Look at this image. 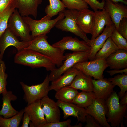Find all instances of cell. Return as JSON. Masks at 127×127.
<instances>
[{"label": "cell", "instance_id": "6da1fadb", "mask_svg": "<svg viewBox=\"0 0 127 127\" xmlns=\"http://www.w3.org/2000/svg\"><path fill=\"white\" fill-rule=\"evenodd\" d=\"M14 62L16 64L30 67L33 68H45L52 71L56 66L49 57L36 51L24 49L18 51L15 56Z\"/></svg>", "mask_w": 127, "mask_h": 127}, {"label": "cell", "instance_id": "7a4b0ae2", "mask_svg": "<svg viewBox=\"0 0 127 127\" xmlns=\"http://www.w3.org/2000/svg\"><path fill=\"white\" fill-rule=\"evenodd\" d=\"M46 34L36 36L29 42L25 49L38 52L50 58L57 67L61 66L65 59V51L50 45L48 41Z\"/></svg>", "mask_w": 127, "mask_h": 127}, {"label": "cell", "instance_id": "3957f363", "mask_svg": "<svg viewBox=\"0 0 127 127\" xmlns=\"http://www.w3.org/2000/svg\"><path fill=\"white\" fill-rule=\"evenodd\" d=\"M119 99L116 92L114 91L105 101L107 108V120L113 127H119L120 125L122 126L127 113V106L121 105Z\"/></svg>", "mask_w": 127, "mask_h": 127}, {"label": "cell", "instance_id": "277c9868", "mask_svg": "<svg viewBox=\"0 0 127 127\" xmlns=\"http://www.w3.org/2000/svg\"><path fill=\"white\" fill-rule=\"evenodd\" d=\"M62 12L64 13V17L58 20L55 27L63 31L70 32L74 34L83 39L90 45L91 40L81 30L76 22L78 11L64 9Z\"/></svg>", "mask_w": 127, "mask_h": 127}, {"label": "cell", "instance_id": "5b68a950", "mask_svg": "<svg viewBox=\"0 0 127 127\" xmlns=\"http://www.w3.org/2000/svg\"><path fill=\"white\" fill-rule=\"evenodd\" d=\"M90 50L66 54L62 64L51 71L49 75L50 81H53L58 78L77 63L87 61L89 59Z\"/></svg>", "mask_w": 127, "mask_h": 127}, {"label": "cell", "instance_id": "8992f818", "mask_svg": "<svg viewBox=\"0 0 127 127\" xmlns=\"http://www.w3.org/2000/svg\"><path fill=\"white\" fill-rule=\"evenodd\" d=\"M50 81L49 75H47L43 81L40 84L29 86L22 81L20 82L24 92L23 99L27 105L40 100L48 96L50 91Z\"/></svg>", "mask_w": 127, "mask_h": 127}, {"label": "cell", "instance_id": "52a82bcc", "mask_svg": "<svg viewBox=\"0 0 127 127\" xmlns=\"http://www.w3.org/2000/svg\"><path fill=\"white\" fill-rule=\"evenodd\" d=\"M22 17L29 28L33 39L36 36L48 33L57 22L64 17V15L63 12H60L58 16L54 19L46 20L42 18L39 20H34L29 16Z\"/></svg>", "mask_w": 127, "mask_h": 127}, {"label": "cell", "instance_id": "ba28073f", "mask_svg": "<svg viewBox=\"0 0 127 127\" xmlns=\"http://www.w3.org/2000/svg\"><path fill=\"white\" fill-rule=\"evenodd\" d=\"M7 28L16 37H20L21 41L30 42L32 39L28 25L16 8L9 18Z\"/></svg>", "mask_w": 127, "mask_h": 127}, {"label": "cell", "instance_id": "9c48e42d", "mask_svg": "<svg viewBox=\"0 0 127 127\" xmlns=\"http://www.w3.org/2000/svg\"><path fill=\"white\" fill-rule=\"evenodd\" d=\"M108 67L106 60H98L79 62L73 67L93 77L94 79H100L104 78L103 73Z\"/></svg>", "mask_w": 127, "mask_h": 127}, {"label": "cell", "instance_id": "30bf717a", "mask_svg": "<svg viewBox=\"0 0 127 127\" xmlns=\"http://www.w3.org/2000/svg\"><path fill=\"white\" fill-rule=\"evenodd\" d=\"M85 109L87 113L93 117L101 127H111L106 118L107 108L105 100L95 98Z\"/></svg>", "mask_w": 127, "mask_h": 127}, {"label": "cell", "instance_id": "8fae6325", "mask_svg": "<svg viewBox=\"0 0 127 127\" xmlns=\"http://www.w3.org/2000/svg\"><path fill=\"white\" fill-rule=\"evenodd\" d=\"M52 45L65 51L68 50L73 52L85 51L91 49L90 45L84 40H80L76 37L71 36L64 37Z\"/></svg>", "mask_w": 127, "mask_h": 127}, {"label": "cell", "instance_id": "7c38bea8", "mask_svg": "<svg viewBox=\"0 0 127 127\" xmlns=\"http://www.w3.org/2000/svg\"><path fill=\"white\" fill-rule=\"evenodd\" d=\"M29 42L20 41L8 28L3 33L0 38V60H2L6 49L8 47H15L17 51L24 49L28 45Z\"/></svg>", "mask_w": 127, "mask_h": 127}, {"label": "cell", "instance_id": "4fadbf2b", "mask_svg": "<svg viewBox=\"0 0 127 127\" xmlns=\"http://www.w3.org/2000/svg\"><path fill=\"white\" fill-rule=\"evenodd\" d=\"M122 2L115 3L110 0L105 1L104 9L108 13L117 30L119 23L123 18H127V6Z\"/></svg>", "mask_w": 127, "mask_h": 127}, {"label": "cell", "instance_id": "5bb4252c", "mask_svg": "<svg viewBox=\"0 0 127 127\" xmlns=\"http://www.w3.org/2000/svg\"><path fill=\"white\" fill-rule=\"evenodd\" d=\"M24 110L30 116V127H41L47 123L41 107L40 100L27 105Z\"/></svg>", "mask_w": 127, "mask_h": 127}, {"label": "cell", "instance_id": "9a60e30c", "mask_svg": "<svg viewBox=\"0 0 127 127\" xmlns=\"http://www.w3.org/2000/svg\"><path fill=\"white\" fill-rule=\"evenodd\" d=\"M40 103L47 123L60 121V112L56 102L47 96L40 100Z\"/></svg>", "mask_w": 127, "mask_h": 127}, {"label": "cell", "instance_id": "2e32d148", "mask_svg": "<svg viewBox=\"0 0 127 127\" xmlns=\"http://www.w3.org/2000/svg\"><path fill=\"white\" fill-rule=\"evenodd\" d=\"M76 23L81 30L86 34H92L95 23V12L88 8L78 11Z\"/></svg>", "mask_w": 127, "mask_h": 127}, {"label": "cell", "instance_id": "e0dca14e", "mask_svg": "<svg viewBox=\"0 0 127 127\" xmlns=\"http://www.w3.org/2000/svg\"><path fill=\"white\" fill-rule=\"evenodd\" d=\"M56 102L59 107L63 111L64 119L71 116L76 118L78 122H85L87 113L85 108L73 103H65L58 100Z\"/></svg>", "mask_w": 127, "mask_h": 127}, {"label": "cell", "instance_id": "ac0fdd59", "mask_svg": "<svg viewBox=\"0 0 127 127\" xmlns=\"http://www.w3.org/2000/svg\"><path fill=\"white\" fill-rule=\"evenodd\" d=\"M95 98L106 101L114 92L115 86L108 79H92Z\"/></svg>", "mask_w": 127, "mask_h": 127}, {"label": "cell", "instance_id": "d6986e66", "mask_svg": "<svg viewBox=\"0 0 127 127\" xmlns=\"http://www.w3.org/2000/svg\"><path fill=\"white\" fill-rule=\"evenodd\" d=\"M16 8L22 16H32L36 19L38 8L42 0H13Z\"/></svg>", "mask_w": 127, "mask_h": 127}, {"label": "cell", "instance_id": "ffe728a7", "mask_svg": "<svg viewBox=\"0 0 127 127\" xmlns=\"http://www.w3.org/2000/svg\"><path fill=\"white\" fill-rule=\"evenodd\" d=\"M95 12V23L91 40L98 36L104 29V27L113 23L108 13L104 9Z\"/></svg>", "mask_w": 127, "mask_h": 127}, {"label": "cell", "instance_id": "44dd1931", "mask_svg": "<svg viewBox=\"0 0 127 127\" xmlns=\"http://www.w3.org/2000/svg\"><path fill=\"white\" fill-rule=\"evenodd\" d=\"M115 28L114 23L109 26H106L101 35L94 40H91L90 46L91 49L89 59L90 61L93 60L96 53L102 48Z\"/></svg>", "mask_w": 127, "mask_h": 127}, {"label": "cell", "instance_id": "7402d4cb", "mask_svg": "<svg viewBox=\"0 0 127 127\" xmlns=\"http://www.w3.org/2000/svg\"><path fill=\"white\" fill-rule=\"evenodd\" d=\"M110 68L121 69L127 68V51L118 49L106 60Z\"/></svg>", "mask_w": 127, "mask_h": 127}, {"label": "cell", "instance_id": "603a6c76", "mask_svg": "<svg viewBox=\"0 0 127 127\" xmlns=\"http://www.w3.org/2000/svg\"><path fill=\"white\" fill-rule=\"evenodd\" d=\"M79 70L73 67L70 69L58 78L51 82L50 86V90L56 91L64 87L70 85L77 75Z\"/></svg>", "mask_w": 127, "mask_h": 127}, {"label": "cell", "instance_id": "cb8c5ba5", "mask_svg": "<svg viewBox=\"0 0 127 127\" xmlns=\"http://www.w3.org/2000/svg\"><path fill=\"white\" fill-rule=\"evenodd\" d=\"M92 77L79 70L73 82L69 86L77 90L87 92H93Z\"/></svg>", "mask_w": 127, "mask_h": 127}, {"label": "cell", "instance_id": "d4e9b609", "mask_svg": "<svg viewBox=\"0 0 127 127\" xmlns=\"http://www.w3.org/2000/svg\"><path fill=\"white\" fill-rule=\"evenodd\" d=\"M2 104L0 111V115L4 118H8L13 116L19 111L12 106L11 102L17 100V97L11 91H7L2 94Z\"/></svg>", "mask_w": 127, "mask_h": 127}, {"label": "cell", "instance_id": "484cf974", "mask_svg": "<svg viewBox=\"0 0 127 127\" xmlns=\"http://www.w3.org/2000/svg\"><path fill=\"white\" fill-rule=\"evenodd\" d=\"M118 49L110 36L106 40L102 48L96 53L93 60H106L111 54Z\"/></svg>", "mask_w": 127, "mask_h": 127}, {"label": "cell", "instance_id": "4316f807", "mask_svg": "<svg viewBox=\"0 0 127 127\" xmlns=\"http://www.w3.org/2000/svg\"><path fill=\"white\" fill-rule=\"evenodd\" d=\"M56 91L55 95L56 99L68 103H72L78 93L77 90L69 86L62 87Z\"/></svg>", "mask_w": 127, "mask_h": 127}, {"label": "cell", "instance_id": "83f0119b", "mask_svg": "<svg viewBox=\"0 0 127 127\" xmlns=\"http://www.w3.org/2000/svg\"><path fill=\"white\" fill-rule=\"evenodd\" d=\"M49 4L45 9L46 15L43 18L46 20H50L54 16L57 15L65 9L66 7L60 0H49Z\"/></svg>", "mask_w": 127, "mask_h": 127}, {"label": "cell", "instance_id": "f1b7e54d", "mask_svg": "<svg viewBox=\"0 0 127 127\" xmlns=\"http://www.w3.org/2000/svg\"><path fill=\"white\" fill-rule=\"evenodd\" d=\"M16 8L13 0L0 13V38L8 27L9 18Z\"/></svg>", "mask_w": 127, "mask_h": 127}, {"label": "cell", "instance_id": "f546056e", "mask_svg": "<svg viewBox=\"0 0 127 127\" xmlns=\"http://www.w3.org/2000/svg\"><path fill=\"white\" fill-rule=\"evenodd\" d=\"M95 98L93 92L82 91L78 92L72 103L85 108L91 105Z\"/></svg>", "mask_w": 127, "mask_h": 127}, {"label": "cell", "instance_id": "4dcf8cb0", "mask_svg": "<svg viewBox=\"0 0 127 127\" xmlns=\"http://www.w3.org/2000/svg\"><path fill=\"white\" fill-rule=\"evenodd\" d=\"M24 112V109H22L16 115L8 118H3L0 116V127H19Z\"/></svg>", "mask_w": 127, "mask_h": 127}, {"label": "cell", "instance_id": "1f68e13d", "mask_svg": "<svg viewBox=\"0 0 127 127\" xmlns=\"http://www.w3.org/2000/svg\"><path fill=\"white\" fill-rule=\"evenodd\" d=\"M115 86H117L120 89L118 96L120 98L127 90V75L125 73L119 75L108 79Z\"/></svg>", "mask_w": 127, "mask_h": 127}, {"label": "cell", "instance_id": "d6a6232c", "mask_svg": "<svg viewBox=\"0 0 127 127\" xmlns=\"http://www.w3.org/2000/svg\"><path fill=\"white\" fill-rule=\"evenodd\" d=\"M61 0L69 9L79 11L89 8L88 5L82 0Z\"/></svg>", "mask_w": 127, "mask_h": 127}, {"label": "cell", "instance_id": "836d02e7", "mask_svg": "<svg viewBox=\"0 0 127 127\" xmlns=\"http://www.w3.org/2000/svg\"><path fill=\"white\" fill-rule=\"evenodd\" d=\"M110 37L119 49L127 51V40L119 33L116 28Z\"/></svg>", "mask_w": 127, "mask_h": 127}, {"label": "cell", "instance_id": "e575fe53", "mask_svg": "<svg viewBox=\"0 0 127 127\" xmlns=\"http://www.w3.org/2000/svg\"><path fill=\"white\" fill-rule=\"evenodd\" d=\"M6 68L4 62L0 60V95L7 91L6 86L8 75L6 72Z\"/></svg>", "mask_w": 127, "mask_h": 127}, {"label": "cell", "instance_id": "d590c367", "mask_svg": "<svg viewBox=\"0 0 127 127\" xmlns=\"http://www.w3.org/2000/svg\"><path fill=\"white\" fill-rule=\"evenodd\" d=\"M89 5L94 11L104 9L105 2L102 0L101 2L98 0H82Z\"/></svg>", "mask_w": 127, "mask_h": 127}, {"label": "cell", "instance_id": "8d00e7d4", "mask_svg": "<svg viewBox=\"0 0 127 127\" xmlns=\"http://www.w3.org/2000/svg\"><path fill=\"white\" fill-rule=\"evenodd\" d=\"M71 121L68 119L63 121H60L52 123H47L41 127H71L70 125Z\"/></svg>", "mask_w": 127, "mask_h": 127}, {"label": "cell", "instance_id": "74e56055", "mask_svg": "<svg viewBox=\"0 0 127 127\" xmlns=\"http://www.w3.org/2000/svg\"><path fill=\"white\" fill-rule=\"evenodd\" d=\"M117 30L120 34L127 40V18H123L120 20Z\"/></svg>", "mask_w": 127, "mask_h": 127}, {"label": "cell", "instance_id": "f35d334b", "mask_svg": "<svg viewBox=\"0 0 127 127\" xmlns=\"http://www.w3.org/2000/svg\"><path fill=\"white\" fill-rule=\"evenodd\" d=\"M85 122V127H101L93 117L87 114L86 115Z\"/></svg>", "mask_w": 127, "mask_h": 127}, {"label": "cell", "instance_id": "ab89813d", "mask_svg": "<svg viewBox=\"0 0 127 127\" xmlns=\"http://www.w3.org/2000/svg\"><path fill=\"white\" fill-rule=\"evenodd\" d=\"M22 125L21 127H28L30 121L29 115L26 112H24L22 119Z\"/></svg>", "mask_w": 127, "mask_h": 127}, {"label": "cell", "instance_id": "60d3db41", "mask_svg": "<svg viewBox=\"0 0 127 127\" xmlns=\"http://www.w3.org/2000/svg\"><path fill=\"white\" fill-rule=\"evenodd\" d=\"M106 71L111 76L119 73H125L127 74V68L121 69H113L110 70H107Z\"/></svg>", "mask_w": 127, "mask_h": 127}, {"label": "cell", "instance_id": "b9f144b4", "mask_svg": "<svg viewBox=\"0 0 127 127\" xmlns=\"http://www.w3.org/2000/svg\"><path fill=\"white\" fill-rule=\"evenodd\" d=\"M13 0H1L0 1V13Z\"/></svg>", "mask_w": 127, "mask_h": 127}, {"label": "cell", "instance_id": "7bdbcfd3", "mask_svg": "<svg viewBox=\"0 0 127 127\" xmlns=\"http://www.w3.org/2000/svg\"><path fill=\"white\" fill-rule=\"evenodd\" d=\"M121 99V100L120 102H119L120 104L123 106H127V91Z\"/></svg>", "mask_w": 127, "mask_h": 127}, {"label": "cell", "instance_id": "ee69618b", "mask_svg": "<svg viewBox=\"0 0 127 127\" xmlns=\"http://www.w3.org/2000/svg\"><path fill=\"white\" fill-rule=\"evenodd\" d=\"M108 0H110L115 3L122 2L126 5H127V0H102L104 1L105 2Z\"/></svg>", "mask_w": 127, "mask_h": 127}, {"label": "cell", "instance_id": "f6af8a7d", "mask_svg": "<svg viewBox=\"0 0 127 127\" xmlns=\"http://www.w3.org/2000/svg\"></svg>", "mask_w": 127, "mask_h": 127}, {"label": "cell", "instance_id": "bcb514c9", "mask_svg": "<svg viewBox=\"0 0 127 127\" xmlns=\"http://www.w3.org/2000/svg\"></svg>", "mask_w": 127, "mask_h": 127}, {"label": "cell", "instance_id": "7dc6e473", "mask_svg": "<svg viewBox=\"0 0 127 127\" xmlns=\"http://www.w3.org/2000/svg\"></svg>", "mask_w": 127, "mask_h": 127}]
</instances>
